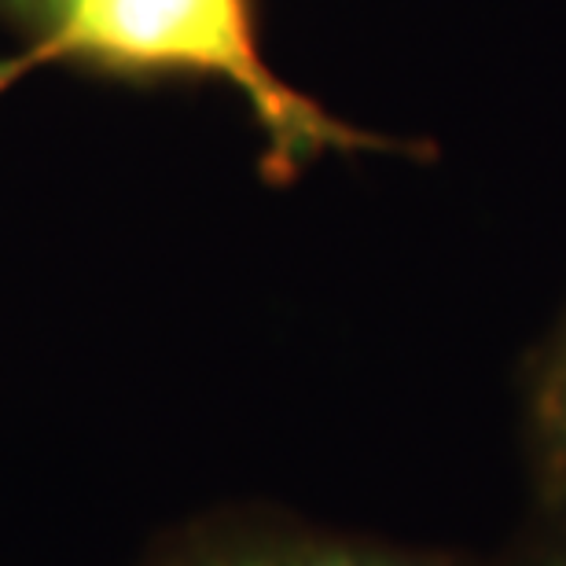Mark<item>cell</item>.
Segmentation results:
<instances>
[{
    "mask_svg": "<svg viewBox=\"0 0 566 566\" xmlns=\"http://www.w3.org/2000/svg\"><path fill=\"white\" fill-rule=\"evenodd\" d=\"M71 4L74 0H0V11H8L11 19L27 22L33 30V38H38V33L49 30L52 22H60V15Z\"/></svg>",
    "mask_w": 566,
    "mask_h": 566,
    "instance_id": "5",
    "label": "cell"
},
{
    "mask_svg": "<svg viewBox=\"0 0 566 566\" xmlns=\"http://www.w3.org/2000/svg\"><path fill=\"white\" fill-rule=\"evenodd\" d=\"M49 63L122 77L218 82L262 137V177L283 185L327 155L409 151L349 126L280 77L258 41L254 0H74L30 49L0 60V93Z\"/></svg>",
    "mask_w": 566,
    "mask_h": 566,
    "instance_id": "1",
    "label": "cell"
},
{
    "mask_svg": "<svg viewBox=\"0 0 566 566\" xmlns=\"http://www.w3.org/2000/svg\"><path fill=\"white\" fill-rule=\"evenodd\" d=\"M518 452L530 501H566V305L518 376Z\"/></svg>",
    "mask_w": 566,
    "mask_h": 566,
    "instance_id": "3",
    "label": "cell"
},
{
    "mask_svg": "<svg viewBox=\"0 0 566 566\" xmlns=\"http://www.w3.org/2000/svg\"><path fill=\"white\" fill-rule=\"evenodd\" d=\"M479 566H566V501H530L523 526Z\"/></svg>",
    "mask_w": 566,
    "mask_h": 566,
    "instance_id": "4",
    "label": "cell"
},
{
    "mask_svg": "<svg viewBox=\"0 0 566 566\" xmlns=\"http://www.w3.org/2000/svg\"><path fill=\"white\" fill-rule=\"evenodd\" d=\"M137 566H479V556L243 501L202 507L155 534Z\"/></svg>",
    "mask_w": 566,
    "mask_h": 566,
    "instance_id": "2",
    "label": "cell"
}]
</instances>
